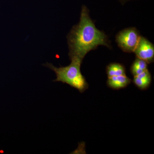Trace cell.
<instances>
[{
    "mask_svg": "<svg viewBox=\"0 0 154 154\" xmlns=\"http://www.w3.org/2000/svg\"><path fill=\"white\" fill-rule=\"evenodd\" d=\"M67 37L70 59L83 61L88 53L99 45L109 47L107 36L96 28L85 6L82 7L79 22L73 27Z\"/></svg>",
    "mask_w": 154,
    "mask_h": 154,
    "instance_id": "1",
    "label": "cell"
},
{
    "mask_svg": "<svg viewBox=\"0 0 154 154\" xmlns=\"http://www.w3.org/2000/svg\"><path fill=\"white\" fill-rule=\"evenodd\" d=\"M70 64L66 66L56 67L48 63L43 65L47 67L55 73L57 79L54 82L66 83L83 93L88 88V83L81 72L82 61L77 58L71 59Z\"/></svg>",
    "mask_w": 154,
    "mask_h": 154,
    "instance_id": "2",
    "label": "cell"
},
{
    "mask_svg": "<svg viewBox=\"0 0 154 154\" xmlns=\"http://www.w3.org/2000/svg\"><path fill=\"white\" fill-rule=\"evenodd\" d=\"M140 37L135 28H128L118 33L116 40L119 46L123 51L134 52Z\"/></svg>",
    "mask_w": 154,
    "mask_h": 154,
    "instance_id": "3",
    "label": "cell"
},
{
    "mask_svg": "<svg viewBox=\"0 0 154 154\" xmlns=\"http://www.w3.org/2000/svg\"><path fill=\"white\" fill-rule=\"evenodd\" d=\"M134 52L137 58L144 60L147 63L152 62L154 60L153 45L144 37L140 36Z\"/></svg>",
    "mask_w": 154,
    "mask_h": 154,
    "instance_id": "4",
    "label": "cell"
},
{
    "mask_svg": "<svg viewBox=\"0 0 154 154\" xmlns=\"http://www.w3.org/2000/svg\"><path fill=\"white\" fill-rule=\"evenodd\" d=\"M131 82V80L124 75L108 77L107 84L110 88L119 89L125 88L130 84Z\"/></svg>",
    "mask_w": 154,
    "mask_h": 154,
    "instance_id": "5",
    "label": "cell"
},
{
    "mask_svg": "<svg viewBox=\"0 0 154 154\" xmlns=\"http://www.w3.org/2000/svg\"><path fill=\"white\" fill-rule=\"evenodd\" d=\"M151 82V76L147 69L140 74L134 76L133 82L138 88L144 90L149 86Z\"/></svg>",
    "mask_w": 154,
    "mask_h": 154,
    "instance_id": "6",
    "label": "cell"
},
{
    "mask_svg": "<svg viewBox=\"0 0 154 154\" xmlns=\"http://www.w3.org/2000/svg\"><path fill=\"white\" fill-rule=\"evenodd\" d=\"M107 73L108 77L125 75L124 67L119 63L110 64L107 67Z\"/></svg>",
    "mask_w": 154,
    "mask_h": 154,
    "instance_id": "7",
    "label": "cell"
},
{
    "mask_svg": "<svg viewBox=\"0 0 154 154\" xmlns=\"http://www.w3.org/2000/svg\"><path fill=\"white\" fill-rule=\"evenodd\" d=\"M147 69V63L143 60L137 58L131 68V72L134 76L137 75Z\"/></svg>",
    "mask_w": 154,
    "mask_h": 154,
    "instance_id": "8",
    "label": "cell"
}]
</instances>
